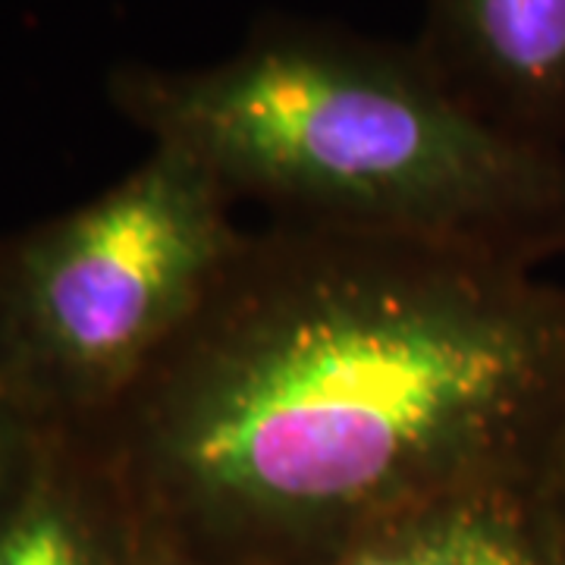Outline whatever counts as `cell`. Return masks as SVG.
<instances>
[{
  "label": "cell",
  "instance_id": "obj_8",
  "mask_svg": "<svg viewBox=\"0 0 565 565\" xmlns=\"http://www.w3.org/2000/svg\"><path fill=\"white\" fill-rule=\"evenodd\" d=\"M141 565H202V563H195V559L182 556V553L170 550V546L158 544V541H154V537L148 534V546H145Z\"/></svg>",
  "mask_w": 565,
  "mask_h": 565
},
{
  "label": "cell",
  "instance_id": "obj_9",
  "mask_svg": "<svg viewBox=\"0 0 565 565\" xmlns=\"http://www.w3.org/2000/svg\"><path fill=\"white\" fill-rule=\"evenodd\" d=\"M556 505H559V519H563V527H565V475H563V484L556 490Z\"/></svg>",
  "mask_w": 565,
  "mask_h": 565
},
{
  "label": "cell",
  "instance_id": "obj_6",
  "mask_svg": "<svg viewBox=\"0 0 565 565\" xmlns=\"http://www.w3.org/2000/svg\"><path fill=\"white\" fill-rule=\"evenodd\" d=\"M327 565H565L556 490H475L371 531Z\"/></svg>",
  "mask_w": 565,
  "mask_h": 565
},
{
  "label": "cell",
  "instance_id": "obj_7",
  "mask_svg": "<svg viewBox=\"0 0 565 565\" xmlns=\"http://www.w3.org/2000/svg\"><path fill=\"white\" fill-rule=\"evenodd\" d=\"M41 434L44 427L32 422L20 405L0 390V505L13 493V487L20 484L25 465L35 456Z\"/></svg>",
  "mask_w": 565,
  "mask_h": 565
},
{
  "label": "cell",
  "instance_id": "obj_4",
  "mask_svg": "<svg viewBox=\"0 0 565 565\" xmlns=\"http://www.w3.org/2000/svg\"><path fill=\"white\" fill-rule=\"evenodd\" d=\"M415 47L475 114L565 148V0H424Z\"/></svg>",
  "mask_w": 565,
  "mask_h": 565
},
{
  "label": "cell",
  "instance_id": "obj_2",
  "mask_svg": "<svg viewBox=\"0 0 565 565\" xmlns=\"http://www.w3.org/2000/svg\"><path fill=\"white\" fill-rule=\"evenodd\" d=\"M104 92L270 221L531 270L565 258V148L475 114L415 41L277 13L221 61L117 63Z\"/></svg>",
  "mask_w": 565,
  "mask_h": 565
},
{
  "label": "cell",
  "instance_id": "obj_3",
  "mask_svg": "<svg viewBox=\"0 0 565 565\" xmlns=\"http://www.w3.org/2000/svg\"><path fill=\"white\" fill-rule=\"evenodd\" d=\"M239 204L151 145L95 199L0 233V390L41 427H95L173 345L239 248Z\"/></svg>",
  "mask_w": 565,
  "mask_h": 565
},
{
  "label": "cell",
  "instance_id": "obj_5",
  "mask_svg": "<svg viewBox=\"0 0 565 565\" xmlns=\"http://www.w3.org/2000/svg\"><path fill=\"white\" fill-rule=\"evenodd\" d=\"M148 527L92 427H44L0 505V565H141Z\"/></svg>",
  "mask_w": 565,
  "mask_h": 565
},
{
  "label": "cell",
  "instance_id": "obj_1",
  "mask_svg": "<svg viewBox=\"0 0 565 565\" xmlns=\"http://www.w3.org/2000/svg\"><path fill=\"white\" fill-rule=\"evenodd\" d=\"M92 430L158 544L202 565H327L446 497L559 490L565 289L267 221Z\"/></svg>",
  "mask_w": 565,
  "mask_h": 565
}]
</instances>
